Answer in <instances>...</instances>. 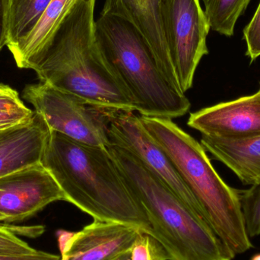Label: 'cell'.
<instances>
[{
  "label": "cell",
  "instance_id": "25",
  "mask_svg": "<svg viewBox=\"0 0 260 260\" xmlns=\"http://www.w3.org/2000/svg\"><path fill=\"white\" fill-rule=\"evenodd\" d=\"M111 260H132L131 250L124 252V253H120L118 256H116V257H114V259Z\"/></svg>",
  "mask_w": 260,
  "mask_h": 260
},
{
  "label": "cell",
  "instance_id": "29",
  "mask_svg": "<svg viewBox=\"0 0 260 260\" xmlns=\"http://www.w3.org/2000/svg\"><path fill=\"white\" fill-rule=\"evenodd\" d=\"M259 91H260V89H259Z\"/></svg>",
  "mask_w": 260,
  "mask_h": 260
},
{
  "label": "cell",
  "instance_id": "12",
  "mask_svg": "<svg viewBox=\"0 0 260 260\" xmlns=\"http://www.w3.org/2000/svg\"><path fill=\"white\" fill-rule=\"evenodd\" d=\"M189 127L203 136L245 139L260 136V91L204 108L189 116Z\"/></svg>",
  "mask_w": 260,
  "mask_h": 260
},
{
  "label": "cell",
  "instance_id": "26",
  "mask_svg": "<svg viewBox=\"0 0 260 260\" xmlns=\"http://www.w3.org/2000/svg\"><path fill=\"white\" fill-rule=\"evenodd\" d=\"M250 260H260V253L259 254H256L253 256Z\"/></svg>",
  "mask_w": 260,
  "mask_h": 260
},
{
  "label": "cell",
  "instance_id": "23",
  "mask_svg": "<svg viewBox=\"0 0 260 260\" xmlns=\"http://www.w3.org/2000/svg\"><path fill=\"white\" fill-rule=\"evenodd\" d=\"M9 30V0H0V51L7 46Z\"/></svg>",
  "mask_w": 260,
  "mask_h": 260
},
{
  "label": "cell",
  "instance_id": "1",
  "mask_svg": "<svg viewBox=\"0 0 260 260\" xmlns=\"http://www.w3.org/2000/svg\"><path fill=\"white\" fill-rule=\"evenodd\" d=\"M96 0H77L37 58L32 70L43 83L88 105L136 111L129 94L114 76L98 44Z\"/></svg>",
  "mask_w": 260,
  "mask_h": 260
},
{
  "label": "cell",
  "instance_id": "15",
  "mask_svg": "<svg viewBox=\"0 0 260 260\" xmlns=\"http://www.w3.org/2000/svg\"><path fill=\"white\" fill-rule=\"evenodd\" d=\"M76 2L77 0H52L30 35L11 53L18 68L32 70L53 30Z\"/></svg>",
  "mask_w": 260,
  "mask_h": 260
},
{
  "label": "cell",
  "instance_id": "20",
  "mask_svg": "<svg viewBox=\"0 0 260 260\" xmlns=\"http://www.w3.org/2000/svg\"><path fill=\"white\" fill-rule=\"evenodd\" d=\"M38 250L20 239L12 231L11 226L0 225V254L21 256L33 254Z\"/></svg>",
  "mask_w": 260,
  "mask_h": 260
},
{
  "label": "cell",
  "instance_id": "14",
  "mask_svg": "<svg viewBox=\"0 0 260 260\" xmlns=\"http://www.w3.org/2000/svg\"><path fill=\"white\" fill-rule=\"evenodd\" d=\"M201 145L243 183L252 186L260 182V136L232 140L202 135Z\"/></svg>",
  "mask_w": 260,
  "mask_h": 260
},
{
  "label": "cell",
  "instance_id": "21",
  "mask_svg": "<svg viewBox=\"0 0 260 260\" xmlns=\"http://www.w3.org/2000/svg\"><path fill=\"white\" fill-rule=\"evenodd\" d=\"M244 35L247 46L246 54L253 62L260 56V3L251 21L244 29Z\"/></svg>",
  "mask_w": 260,
  "mask_h": 260
},
{
  "label": "cell",
  "instance_id": "7",
  "mask_svg": "<svg viewBox=\"0 0 260 260\" xmlns=\"http://www.w3.org/2000/svg\"><path fill=\"white\" fill-rule=\"evenodd\" d=\"M161 14L171 60L185 94L192 87L200 60L209 53L210 27L200 0H161Z\"/></svg>",
  "mask_w": 260,
  "mask_h": 260
},
{
  "label": "cell",
  "instance_id": "16",
  "mask_svg": "<svg viewBox=\"0 0 260 260\" xmlns=\"http://www.w3.org/2000/svg\"><path fill=\"white\" fill-rule=\"evenodd\" d=\"M52 0H9L7 47L11 53L27 38Z\"/></svg>",
  "mask_w": 260,
  "mask_h": 260
},
{
  "label": "cell",
  "instance_id": "19",
  "mask_svg": "<svg viewBox=\"0 0 260 260\" xmlns=\"http://www.w3.org/2000/svg\"><path fill=\"white\" fill-rule=\"evenodd\" d=\"M132 260H171L163 246L146 232H142L131 249Z\"/></svg>",
  "mask_w": 260,
  "mask_h": 260
},
{
  "label": "cell",
  "instance_id": "11",
  "mask_svg": "<svg viewBox=\"0 0 260 260\" xmlns=\"http://www.w3.org/2000/svg\"><path fill=\"white\" fill-rule=\"evenodd\" d=\"M102 12L129 22L148 44L159 70L170 85L183 93L168 48L162 18L161 0H105Z\"/></svg>",
  "mask_w": 260,
  "mask_h": 260
},
{
  "label": "cell",
  "instance_id": "2",
  "mask_svg": "<svg viewBox=\"0 0 260 260\" xmlns=\"http://www.w3.org/2000/svg\"><path fill=\"white\" fill-rule=\"evenodd\" d=\"M41 164L67 202L94 220L129 224L151 235L146 214L106 147L81 143L50 130Z\"/></svg>",
  "mask_w": 260,
  "mask_h": 260
},
{
  "label": "cell",
  "instance_id": "10",
  "mask_svg": "<svg viewBox=\"0 0 260 260\" xmlns=\"http://www.w3.org/2000/svg\"><path fill=\"white\" fill-rule=\"evenodd\" d=\"M142 232L129 224L94 219L76 233L61 231L60 260H111L131 250Z\"/></svg>",
  "mask_w": 260,
  "mask_h": 260
},
{
  "label": "cell",
  "instance_id": "17",
  "mask_svg": "<svg viewBox=\"0 0 260 260\" xmlns=\"http://www.w3.org/2000/svg\"><path fill=\"white\" fill-rule=\"evenodd\" d=\"M210 29L226 37L234 35L235 24L251 0H203Z\"/></svg>",
  "mask_w": 260,
  "mask_h": 260
},
{
  "label": "cell",
  "instance_id": "27",
  "mask_svg": "<svg viewBox=\"0 0 260 260\" xmlns=\"http://www.w3.org/2000/svg\"><path fill=\"white\" fill-rule=\"evenodd\" d=\"M5 220H6V217L3 214L0 213V221H5Z\"/></svg>",
  "mask_w": 260,
  "mask_h": 260
},
{
  "label": "cell",
  "instance_id": "13",
  "mask_svg": "<svg viewBox=\"0 0 260 260\" xmlns=\"http://www.w3.org/2000/svg\"><path fill=\"white\" fill-rule=\"evenodd\" d=\"M50 134L41 114L0 131V177L41 163Z\"/></svg>",
  "mask_w": 260,
  "mask_h": 260
},
{
  "label": "cell",
  "instance_id": "3",
  "mask_svg": "<svg viewBox=\"0 0 260 260\" xmlns=\"http://www.w3.org/2000/svg\"><path fill=\"white\" fill-rule=\"evenodd\" d=\"M171 260H232L235 254L206 218L180 200L127 150L106 147Z\"/></svg>",
  "mask_w": 260,
  "mask_h": 260
},
{
  "label": "cell",
  "instance_id": "5",
  "mask_svg": "<svg viewBox=\"0 0 260 260\" xmlns=\"http://www.w3.org/2000/svg\"><path fill=\"white\" fill-rule=\"evenodd\" d=\"M95 35L104 58L139 115L172 120L189 112V99L170 85L148 44L129 22L102 12L95 21Z\"/></svg>",
  "mask_w": 260,
  "mask_h": 260
},
{
  "label": "cell",
  "instance_id": "28",
  "mask_svg": "<svg viewBox=\"0 0 260 260\" xmlns=\"http://www.w3.org/2000/svg\"><path fill=\"white\" fill-rule=\"evenodd\" d=\"M0 131H1V130H0Z\"/></svg>",
  "mask_w": 260,
  "mask_h": 260
},
{
  "label": "cell",
  "instance_id": "4",
  "mask_svg": "<svg viewBox=\"0 0 260 260\" xmlns=\"http://www.w3.org/2000/svg\"><path fill=\"white\" fill-rule=\"evenodd\" d=\"M139 117L174 164L221 241L235 256L250 250L252 244L244 225L240 192L220 177L201 143L171 119Z\"/></svg>",
  "mask_w": 260,
  "mask_h": 260
},
{
  "label": "cell",
  "instance_id": "6",
  "mask_svg": "<svg viewBox=\"0 0 260 260\" xmlns=\"http://www.w3.org/2000/svg\"><path fill=\"white\" fill-rule=\"evenodd\" d=\"M23 98L33 105L52 131L93 146L107 147L111 144L110 123L114 110L88 105L73 94L43 82L27 85Z\"/></svg>",
  "mask_w": 260,
  "mask_h": 260
},
{
  "label": "cell",
  "instance_id": "8",
  "mask_svg": "<svg viewBox=\"0 0 260 260\" xmlns=\"http://www.w3.org/2000/svg\"><path fill=\"white\" fill-rule=\"evenodd\" d=\"M134 112L112 111L109 128L111 145L121 147L136 156L180 200L203 216L198 203L179 175L174 164L150 136L139 116Z\"/></svg>",
  "mask_w": 260,
  "mask_h": 260
},
{
  "label": "cell",
  "instance_id": "22",
  "mask_svg": "<svg viewBox=\"0 0 260 260\" xmlns=\"http://www.w3.org/2000/svg\"><path fill=\"white\" fill-rule=\"evenodd\" d=\"M27 108L15 90L0 84V113L23 111Z\"/></svg>",
  "mask_w": 260,
  "mask_h": 260
},
{
  "label": "cell",
  "instance_id": "9",
  "mask_svg": "<svg viewBox=\"0 0 260 260\" xmlns=\"http://www.w3.org/2000/svg\"><path fill=\"white\" fill-rule=\"evenodd\" d=\"M56 201H67L65 194L41 163L0 177V213L5 222L24 221Z\"/></svg>",
  "mask_w": 260,
  "mask_h": 260
},
{
  "label": "cell",
  "instance_id": "18",
  "mask_svg": "<svg viewBox=\"0 0 260 260\" xmlns=\"http://www.w3.org/2000/svg\"><path fill=\"white\" fill-rule=\"evenodd\" d=\"M244 225L249 238L260 235V182L240 192Z\"/></svg>",
  "mask_w": 260,
  "mask_h": 260
},
{
  "label": "cell",
  "instance_id": "24",
  "mask_svg": "<svg viewBox=\"0 0 260 260\" xmlns=\"http://www.w3.org/2000/svg\"><path fill=\"white\" fill-rule=\"evenodd\" d=\"M0 260H60V256L38 250L37 253L33 254L21 255V256L0 254Z\"/></svg>",
  "mask_w": 260,
  "mask_h": 260
}]
</instances>
